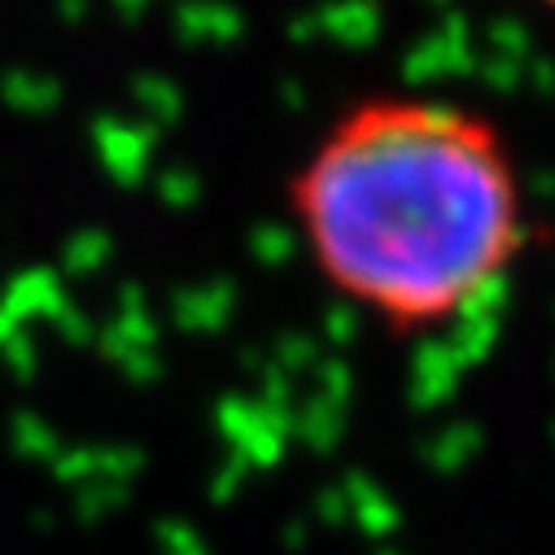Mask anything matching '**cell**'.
<instances>
[{"instance_id": "obj_1", "label": "cell", "mask_w": 555, "mask_h": 555, "mask_svg": "<svg viewBox=\"0 0 555 555\" xmlns=\"http://www.w3.org/2000/svg\"><path fill=\"white\" fill-rule=\"evenodd\" d=\"M320 281L393 333H429L490 294L525 249L503 135L429 96L350 105L289 180Z\"/></svg>"}, {"instance_id": "obj_2", "label": "cell", "mask_w": 555, "mask_h": 555, "mask_svg": "<svg viewBox=\"0 0 555 555\" xmlns=\"http://www.w3.org/2000/svg\"><path fill=\"white\" fill-rule=\"evenodd\" d=\"M546 5H555V0H546Z\"/></svg>"}]
</instances>
